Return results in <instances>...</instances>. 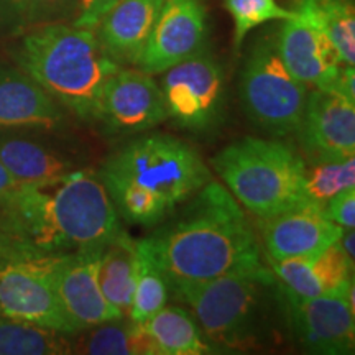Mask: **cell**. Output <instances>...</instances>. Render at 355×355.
Instances as JSON below:
<instances>
[{
    "label": "cell",
    "mask_w": 355,
    "mask_h": 355,
    "mask_svg": "<svg viewBox=\"0 0 355 355\" xmlns=\"http://www.w3.org/2000/svg\"><path fill=\"white\" fill-rule=\"evenodd\" d=\"M19 186L20 184L17 183V181L13 180L10 175H8L6 168H3L2 163H0V198L6 196V194H8V193H12V191L15 188H19Z\"/></svg>",
    "instance_id": "35"
},
{
    "label": "cell",
    "mask_w": 355,
    "mask_h": 355,
    "mask_svg": "<svg viewBox=\"0 0 355 355\" xmlns=\"http://www.w3.org/2000/svg\"><path fill=\"white\" fill-rule=\"evenodd\" d=\"M17 61L64 110L92 123L104 83L121 68L102 50L96 30L66 21L33 26L21 40Z\"/></svg>",
    "instance_id": "5"
},
{
    "label": "cell",
    "mask_w": 355,
    "mask_h": 355,
    "mask_svg": "<svg viewBox=\"0 0 355 355\" xmlns=\"http://www.w3.org/2000/svg\"><path fill=\"white\" fill-rule=\"evenodd\" d=\"M21 7L24 0H0V15L20 21Z\"/></svg>",
    "instance_id": "33"
},
{
    "label": "cell",
    "mask_w": 355,
    "mask_h": 355,
    "mask_svg": "<svg viewBox=\"0 0 355 355\" xmlns=\"http://www.w3.org/2000/svg\"><path fill=\"white\" fill-rule=\"evenodd\" d=\"M0 163L19 184H53L79 170L73 158L10 133H0Z\"/></svg>",
    "instance_id": "20"
},
{
    "label": "cell",
    "mask_w": 355,
    "mask_h": 355,
    "mask_svg": "<svg viewBox=\"0 0 355 355\" xmlns=\"http://www.w3.org/2000/svg\"><path fill=\"white\" fill-rule=\"evenodd\" d=\"M168 285H194L266 265L259 234L225 186L209 181L140 239Z\"/></svg>",
    "instance_id": "1"
},
{
    "label": "cell",
    "mask_w": 355,
    "mask_h": 355,
    "mask_svg": "<svg viewBox=\"0 0 355 355\" xmlns=\"http://www.w3.org/2000/svg\"><path fill=\"white\" fill-rule=\"evenodd\" d=\"M165 0H121L102 17L96 35L102 50L119 66L139 63Z\"/></svg>",
    "instance_id": "19"
},
{
    "label": "cell",
    "mask_w": 355,
    "mask_h": 355,
    "mask_svg": "<svg viewBox=\"0 0 355 355\" xmlns=\"http://www.w3.org/2000/svg\"><path fill=\"white\" fill-rule=\"evenodd\" d=\"M76 12L78 0H24L20 21L30 26L68 21Z\"/></svg>",
    "instance_id": "29"
},
{
    "label": "cell",
    "mask_w": 355,
    "mask_h": 355,
    "mask_svg": "<svg viewBox=\"0 0 355 355\" xmlns=\"http://www.w3.org/2000/svg\"><path fill=\"white\" fill-rule=\"evenodd\" d=\"M158 355L214 354L193 314L181 306H165L144 322Z\"/></svg>",
    "instance_id": "23"
},
{
    "label": "cell",
    "mask_w": 355,
    "mask_h": 355,
    "mask_svg": "<svg viewBox=\"0 0 355 355\" xmlns=\"http://www.w3.org/2000/svg\"><path fill=\"white\" fill-rule=\"evenodd\" d=\"M64 107L21 68H0V132H51L63 127Z\"/></svg>",
    "instance_id": "18"
},
{
    "label": "cell",
    "mask_w": 355,
    "mask_h": 355,
    "mask_svg": "<svg viewBox=\"0 0 355 355\" xmlns=\"http://www.w3.org/2000/svg\"><path fill=\"white\" fill-rule=\"evenodd\" d=\"M121 0H78V12L73 25L94 30L102 17Z\"/></svg>",
    "instance_id": "31"
},
{
    "label": "cell",
    "mask_w": 355,
    "mask_h": 355,
    "mask_svg": "<svg viewBox=\"0 0 355 355\" xmlns=\"http://www.w3.org/2000/svg\"><path fill=\"white\" fill-rule=\"evenodd\" d=\"M355 235H354V229H344L343 235L339 239V245L343 248V252L347 257L350 263L355 261Z\"/></svg>",
    "instance_id": "34"
},
{
    "label": "cell",
    "mask_w": 355,
    "mask_h": 355,
    "mask_svg": "<svg viewBox=\"0 0 355 355\" xmlns=\"http://www.w3.org/2000/svg\"><path fill=\"white\" fill-rule=\"evenodd\" d=\"M170 291L191 309L214 354L270 347L288 331L282 288L268 263Z\"/></svg>",
    "instance_id": "4"
},
{
    "label": "cell",
    "mask_w": 355,
    "mask_h": 355,
    "mask_svg": "<svg viewBox=\"0 0 355 355\" xmlns=\"http://www.w3.org/2000/svg\"><path fill=\"white\" fill-rule=\"evenodd\" d=\"M137 268H139L137 241L122 229L102 248L99 263L101 290L105 300L121 313L122 318H128L130 313Z\"/></svg>",
    "instance_id": "21"
},
{
    "label": "cell",
    "mask_w": 355,
    "mask_h": 355,
    "mask_svg": "<svg viewBox=\"0 0 355 355\" xmlns=\"http://www.w3.org/2000/svg\"><path fill=\"white\" fill-rule=\"evenodd\" d=\"M308 92V87L283 63L277 30L261 33L247 53L239 83L247 117L277 139L293 135L303 119Z\"/></svg>",
    "instance_id": "7"
},
{
    "label": "cell",
    "mask_w": 355,
    "mask_h": 355,
    "mask_svg": "<svg viewBox=\"0 0 355 355\" xmlns=\"http://www.w3.org/2000/svg\"><path fill=\"white\" fill-rule=\"evenodd\" d=\"M104 247L61 254L53 268V285L64 314L76 331L121 319L99 285V263Z\"/></svg>",
    "instance_id": "13"
},
{
    "label": "cell",
    "mask_w": 355,
    "mask_h": 355,
    "mask_svg": "<svg viewBox=\"0 0 355 355\" xmlns=\"http://www.w3.org/2000/svg\"><path fill=\"white\" fill-rule=\"evenodd\" d=\"M344 229L308 201L259 219V239L266 260L314 257L339 242Z\"/></svg>",
    "instance_id": "14"
},
{
    "label": "cell",
    "mask_w": 355,
    "mask_h": 355,
    "mask_svg": "<svg viewBox=\"0 0 355 355\" xmlns=\"http://www.w3.org/2000/svg\"><path fill=\"white\" fill-rule=\"evenodd\" d=\"M234 20V46L241 50L247 35L270 21L290 20L296 15L291 8L282 7L277 0H224Z\"/></svg>",
    "instance_id": "28"
},
{
    "label": "cell",
    "mask_w": 355,
    "mask_h": 355,
    "mask_svg": "<svg viewBox=\"0 0 355 355\" xmlns=\"http://www.w3.org/2000/svg\"><path fill=\"white\" fill-rule=\"evenodd\" d=\"M329 92L344 97L345 101L355 104V69L354 66L343 64V68L339 71V76H337L334 86Z\"/></svg>",
    "instance_id": "32"
},
{
    "label": "cell",
    "mask_w": 355,
    "mask_h": 355,
    "mask_svg": "<svg viewBox=\"0 0 355 355\" xmlns=\"http://www.w3.org/2000/svg\"><path fill=\"white\" fill-rule=\"evenodd\" d=\"M60 255L26 247L0 230V316L76 334L53 285Z\"/></svg>",
    "instance_id": "8"
},
{
    "label": "cell",
    "mask_w": 355,
    "mask_h": 355,
    "mask_svg": "<svg viewBox=\"0 0 355 355\" xmlns=\"http://www.w3.org/2000/svg\"><path fill=\"white\" fill-rule=\"evenodd\" d=\"M74 354L158 355L145 326L128 318L114 319L71 334Z\"/></svg>",
    "instance_id": "22"
},
{
    "label": "cell",
    "mask_w": 355,
    "mask_h": 355,
    "mask_svg": "<svg viewBox=\"0 0 355 355\" xmlns=\"http://www.w3.org/2000/svg\"><path fill=\"white\" fill-rule=\"evenodd\" d=\"M324 214L343 229L355 227V188L345 189L324 207Z\"/></svg>",
    "instance_id": "30"
},
{
    "label": "cell",
    "mask_w": 355,
    "mask_h": 355,
    "mask_svg": "<svg viewBox=\"0 0 355 355\" xmlns=\"http://www.w3.org/2000/svg\"><path fill=\"white\" fill-rule=\"evenodd\" d=\"M277 46L283 63L306 87L331 91L344 63L318 26L296 13L279 25Z\"/></svg>",
    "instance_id": "16"
},
{
    "label": "cell",
    "mask_w": 355,
    "mask_h": 355,
    "mask_svg": "<svg viewBox=\"0 0 355 355\" xmlns=\"http://www.w3.org/2000/svg\"><path fill=\"white\" fill-rule=\"evenodd\" d=\"M296 135L306 162L355 157V104L311 89Z\"/></svg>",
    "instance_id": "15"
},
{
    "label": "cell",
    "mask_w": 355,
    "mask_h": 355,
    "mask_svg": "<svg viewBox=\"0 0 355 355\" xmlns=\"http://www.w3.org/2000/svg\"><path fill=\"white\" fill-rule=\"evenodd\" d=\"M99 180L121 220L153 229L212 181L201 155L168 133H139L102 163Z\"/></svg>",
    "instance_id": "3"
},
{
    "label": "cell",
    "mask_w": 355,
    "mask_h": 355,
    "mask_svg": "<svg viewBox=\"0 0 355 355\" xmlns=\"http://www.w3.org/2000/svg\"><path fill=\"white\" fill-rule=\"evenodd\" d=\"M304 201L324 207L345 189L355 188V157L340 159H304Z\"/></svg>",
    "instance_id": "26"
},
{
    "label": "cell",
    "mask_w": 355,
    "mask_h": 355,
    "mask_svg": "<svg viewBox=\"0 0 355 355\" xmlns=\"http://www.w3.org/2000/svg\"><path fill=\"white\" fill-rule=\"evenodd\" d=\"M168 119L176 127L206 133L220 125L225 109V74L219 61L202 50L162 73Z\"/></svg>",
    "instance_id": "9"
},
{
    "label": "cell",
    "mask_w": 355,
    "mask_h": 355,
    "mask_svg": "<svg viewBox=\"0 0 355 355\" xmlns=\"http://www.w3.org/2000/svg\"><path fill=\"white\" fill-rule=\"evenodd\" d=\"M282 293L288 332L304 352L318 355L354 354V301H350L347 296L300 298L283 288Z\"/></svg>",
    "instance_id": "11"
},
{
    "label": "cell",
    "mask_w": 355,
    "mask_h": 355,
    "mask_svg": "<svg viewBox=\"0 0 355 355\" xmlns=\"http://www.w3.org/2000/svg\"><path fill=\"white\" fill-rule=\"evenodd\" d=\"M207 10L202 0H165L135 68L148 74L166 69L206 50Z\"/></svg>",
    "instance_id": "12"
},
{
    "label": "cell",
    "mask_w": 355,
    "mask_h": 355,
    "mask_svg": "<svg viewBox=\"0 0 355 355\" xmlns=\"http://www.w3.org/2000/svg\"><path fill=\"white\" fill-rule=\"evenodd\" d=\"M0 230L43 254L104 247L122 230L107 191L91 170L53 184H20L0 198Z\"/></svg>",
    "instance_id": "2"
},
{
    "label": "cell",
    "mask_w": 355,
    "mask_h": 355,
    "mask_svg": "<svg viewBox=\"0 0 355 355\" xmlns=\"http://www.w3.org/2000/svg\"><path fill=\"white\" fill-rule=\"evenodd\" d=\"M71 352V334L0 316V355H58Z\"/></svg>",
    "instance_id": "25"
},
{
    "label": "cell",
    "mask_w": 355,
    "mask_h": 355,
    "mask_svg": "<svg viewBox=\"0 0 355 355\" xmlns=\"http://www.w3.org/2000/svg\"><path fill=\"white\" fill-rule=\"evenodd\" d=\"M137 248H139V268H137L128 319L144 324L146 319L168 304L170 285L140 241H137Z\"/></svg>",
    "instance_id": "27"
},
{
    "label": "cell",
    "mask_w": 355,
    "mask_h": 355,
    "mask_svg": "<svg viewBox=\"0 0 355 355\" xmlns=\"http://www.w3.org/2000/svg\"><path fill=\"white\" fill-rule=\"evenodd\" d=\"M166 119L165 97L152 74L133 66H121L104 83L96 123L107 135H139Z\"/></svg>",
    "instance_id": "10"
},
{
    "label": "cell",
    "mask_w": 355,
    "mask_h": 355,
    "mask_svg": "<svg viewBox=\"0 0 355 355\" xmlns=\"http://www.w3.org/2000/svg\"><path fill=\"white\" fill-rule=\"evenodd\" d=\"M211 163L225 189L257 219L304 202V158L283 140L243 137Z\"/></svg>",
    "instance_id": "6"
},
{
    "label": "cell",
    "mask_w": 355,
    "mask_h": 355,
    "mask_svg": "<svg viewBox=\"0 0 355 355\" xmlns=\"http://www.w3.org/2000/svg\"><path fill=\"white\" fill-rule=\"evenodd\" d=\"M291 10L326 33L344 64H355L354 0H293Z\"/></svg>",
    "instance_id": "24"
},
{
    "label": "cell",
    "mask_w": 355,
    "mask_h": 355,
    "mask_svg": "<svg viewBox=\"0 0 355 355\" xmlns=\"http://www.w3.org/2000/svg\"><path fill=\"white\" fill-rule=\"evenodd\" d=\"M279 286L300 298L314 296H347L354 301V263L339 242L314 257L268 260Z\"/></svg>",
    "instance_id": "17"
}]
</instances>
